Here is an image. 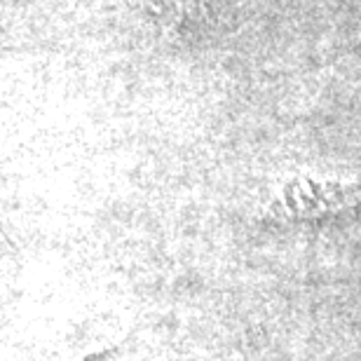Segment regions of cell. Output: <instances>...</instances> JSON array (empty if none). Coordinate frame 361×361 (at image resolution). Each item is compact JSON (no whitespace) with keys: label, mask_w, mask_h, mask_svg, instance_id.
<instances>
[{"label":"cell","mask_w":361,"mask_h":361,"mask_svg":"<svg viewBox=\"0 0 361 361\" xmlns=\"http://www.w3.org/2000/svg\"><path fill=\"white\" fill-rule=\"evenodd\" d=\"M279 207L288 216H317L326 212L361 207V183H317V180H293L284 188Z\"/></svg>","instance_id":"cell-1"},{"label":"cell","mask_w":361,"mask_h":361,"mask_svg":"<svg viewBox=\"0 0 361 361\" xmlns=\"http://www.w3.org/2000/svg\"><path fill=\"white\" fill-rule=\"evenodd\" d=\"M219 3L221 0H146L150 12L162 24H169L174 28L195 26L209 19L216 12Z\"/></svg>","instance_id":"cell-2"}]
</instances>
